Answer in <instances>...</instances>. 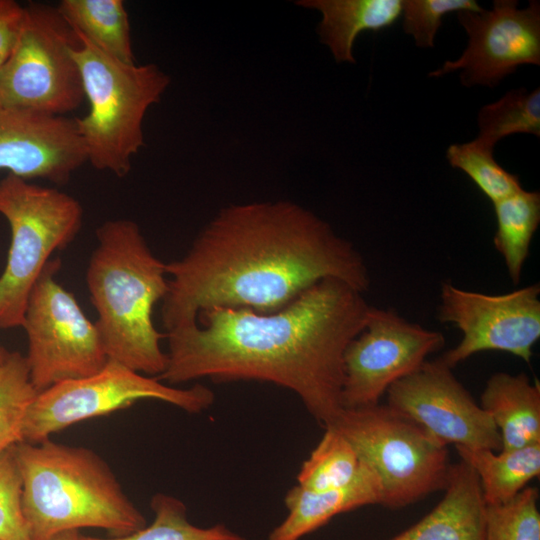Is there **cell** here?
<instances>
[{"label":"cell","instance_id":"ffe728a7","mask_svg":"<svg viewBox=\"0 0 540 540\" xmlns=\"http://www.w3.org/2000/svg\"><path fill=\"white\" fill-rule=\"evenodd\" d=\"M455 449L475 472L485 505L510 501L540 474V443L499 452L462 446Z\"/></svg>","mask_w":540,"mask_h":540},{"label":"cell","instance_id":"ac0fdd59","mask_svg":"<svg viewBox=\"0 0 540 540\" xmlns=\"http://www.w3.org/2000/svg\"><path fill=\"white\" fill-rule=\"evenodd\" d=\"M480 406L495 424L501 450L540 443V383L523 372H496L487 380Z\"/></svg>","mask_w":540,"mask_h":540},{"label":"cell","instance_id":"277c9868","mask_svg":"<svg viewBox=\"0 0 540 540\" xmlns=\"http://www.w3.org/2000/svg\"><path fill=\"white\" fill-rule=\"evenodd\" d=\"M16 454L31 540L81 528H100L119 537L146 526L144 515L95 451L47 439L20 442Z\"/></svg>","mask_w":540,"mask_h":540},{"label":"cell","instance_id":"2e32d148","mask_svg":"<svg viewBox=\"0 0 540 540\" xmlns=\"http://www.w3.org/2000/svg\"><path fill=\"white\" fill-rule=\"evenodd\" d=\"M381 502V482L362 461L356 477L341 488L312 491L295 485L289 489L284 499L288 513L267 540H299L339 514Z\"/></svg>","mask_w":540,"mask_h":540},{"label":"cell","instance_id":"8fae6325","mask_svg":"<svg viewBox=\"0 0 540 540\" xmlns=\"http://www.w3.org/2000/svg\"><path fill=\"white\" fill-rule=\"evenodd\" d=\"M437 320L453 325L462 334L459 343L438 358L452 369L484 351L507 352L530 363L540 338V285L485 294L444 281Z\"/></svg>","mask_w":540,"mask_h":540},{"label":"cell","instance_id":"f546056e","mask_svg":"<svg viewBox=\"0 0 540 540\" xmlns=\"http://www.w3.org/2000/svg\"><path fill=\"white\" fill-rule=\"evenodd\" d=\"M16 445L0 454V540H31L22 510V476Z\"/></svg>","mask_w":540,"mask_h":540},{"label":"cell","instance_id":"52a82bcc","mask_svg":"<svg viewBox=\"0 0 540 540\" xmlns=\"http://www.w3.org/2000/svg\"><path fill=\"white\" fill-rule=\"evenodd\" d=\"M328 427L377 474L381 506L403 508L444 490L451 467L447 446L387 404L343 409Z\"/></svg>","mask_w":540,"mask_h":540},{"label":"cell","instance_id":"e0dca14e","mask_svg":"<svg viewBox=\"0 0 540 540\" xmlns=\"http://www.w3.org/2000/svg\"><path fill=\"white\" fill-rule=\"evenodd\" d=\"M485 503L475 472L451 464L444 495L417 523L389 540H484Z\"/></svg>","mask_w":540,"mask_h":540},{"label":"cell","instance_id":"4fadbf2b","mask_svg":"<svg viewBox=\"0 0 540 540\" xmlns=\"http://www.w3.org/2000/svg\"><path fill=\"white\" fill-rule=\"evenodd\" d=\"M457 19L468 42L456 60H447L430 77L460 71L466 87H495L521 65H540V2L518 8L515 0H495L492 9L463 10Z\"/></svg>","mask_w":540,"mask_h":540},{"label":"cell","instance_id":"d4e9b609","mask_svg":"<svg viewBox=\"0 0 540 540\" xmlns=\"http://www.w3.org/2000/svg\"><path fill=\"white\" fill-rule=\"evenodd\" d=\"M154 519L150 525L130 534L114 538H97L80 535L79 540H246L223 524L200 527L187 517V508L178 498L155 494L150 502Z\"/></svg>","mask_w":540,"mask_h":540},{"label":"cell","instance_id":"44dd1931","mask_svg":"<svg viewBox=\"0 0 540 540\" xmlns=\"http://www.w3.org/2000/svg\"><path fill=\"white\" fill-rule=\"evenodd\" d=\"M57 8L77 35L118 61L135 63L122 0H62Z\"/></svg>","mask_w":540,"mask_h":540},{"label":"cell","instance_id":"ba28073f","mask_svg":"<svg viewBox=\"0 0 540 540\" xmlns=\"http://www.w3.org/2000/svg\"><path fill=\"white\" fill-rule=\"evenodd\" d=\"M79 36L57 7L31 3L15 47L0 72V105L63 116L85 99L73 50Z\"/></svg>","mask_w":540,"mask_h":540},{"label":"cell","instance_id":"83f0119b","mask_svg":"<svg viewBox=\"0 0 540 540\" xmlns=\"http://www.w3.org/2000/svg\"><path fill=\"white\" fill-rule=\"evenodd\" d=\"M538 497L527 486L506 503L485 505L484 540H540Z\"/></svg>","mask_w":540,"mask_h":540},{"label":"cell","instance_id":"6da1fadb","mask_svg":"<svg viewBox=\"0 0 540 540\" xmlns=\"http://www.w3.org/2000/svg\"><path fill=\"white\" fill-rule=\"evenodd\" d=\"M161 305L166 333L197 323L202 311H277L325 279L365 294L366 261L348 239L312 211L290 201L233 204L198 233L188 251L166 262Z\"/></svg>","mask_w":540,"mask_h":540},{"label":"cell","instance_id":"1f68e13d","mask_svg":"<svg viewBox=\"0 0 540 540\" xmlns=\"http://www.w3.org/2000/svg\"><path fill=\"white\" fill-rule=\"evenodd\" d=\"M80 533L78 530H70L61 532L51 537L49 540H79Z\"/></svg>","mask_w":540,"mask_h":540},{"label":"cell","instance_id":"7c38bea8","mask_svg":"<svg viewBox=\"0 0 540 540\" xmlns=\"http://www.w3.org/2000/svg\"><path fill=\"white\" fill-rule=\"evenodd\" d=\"M445 345L444 335L409 321L393 308L371 306L364 329L344 354L343 409L374 406L397 381Z\"/></svg>","mask_w":540,"mask_h":540},{"label":"cell","instance_id":"cb8c5ba5","mask_svg":"<svg viewBox=\"0 0 540 540\" xmlns=\"http://www.w3.org/2000/svg\"><path fill=\"white\" fill-rule=\"evenodd\" d=\"M477 140L494 149L501 139L514 134L540 136V89L518 88L483 106L478 113Z\"/></svg>","mask_w":540,"mask_h":540},{"label":"cell","instance_id":"30bf717a","mask_svg":"<svg viewBox=\"0 0 540 540\" xmlns=\"http://www.w3.org/2000/svg\"><path fill=\"white\" fill-rule=\"evenodd\" d=\"M61 260L51 259L28 298L22 327L30 380L37 392L93 375L108 362L99 332L75 296L56 279Z\"/></svg>","mask_w":540,"mask_h":540},{"label":"cell","instance_id":"7a4b0ae2","mask_svg":"<svg viewBox=\"0 0 540 540\" xmlns=\"http://www.w3.org/2000/svg\"><path fill=\"white\" fill-rule=\"evenodd\" d=\"M370 307L349 284L325 279L271 313L208 309L165 334L167 366L156 378L171 386L202 378L272 383L295 393L325 429L343 410L344 354Z\"/></svg>","mask_w":540,"mask_h":540},{"label":"cell","instance_id":"603a6c76","mask_svg":"<svg viewBox=\"0 0 540 540\" xmlns=\"http://www.w3.org/2000/svg\"><path fill=\"white\" fill-rule=\"evenodd\" d=\"M309 457L302 463L297 485L325 491L348 485L358 474L362 461L351 443L328 427Z\"/></svg>","mask_w":540,"mask_h":540},{"label":"cell","instance_id":"8992f818","mask_svg":"<svg viewBox=\"0 0 540 540\" xmlns=\"http://www.w3.org/2000/svg\"><path fill=\"white\" fill-rule=\"evenodd\" d=\"M0 214L11 233L0 275V329L22 327L30 293L56 251L67 248L83 224V208L56 188L6 174L0 181Z\"/></svg>","mask_w":540,"mask_h":540},{"label":"cell","instance_id":"4316f807","mask_svg":"<svg viewBox=\"0 0 540 540\" xmlns=\"http://www.w3.org/2000/svg\"><path fill=\"white\" fill-rule=\"evenodd\" d=\"M493 150L477 139L446 150L449 164L464 172L492 204L523 189L519 177L494 159Z\"/></svg>","mask_w":540,"mask_h":540},{"label":"cell","instance_id":"f1b7e54d","mask_svg":"<svg viewBox=\"0 0 540 540\" xmlns=\"http://www.w3.org/2000/svg\"><path fill=\"white\" fill-rule=\"evenodd\" d=\"M481 9L474 0H402V27L416 46L431 48L445 15Z\"/></svg>","mask_w":540,"mask_h":540},{"label":"cell","instance_id":"484cf974","mask_svg":"<svg viewBox=\"0 0 540 540\" xmlns=\"http://www.w3.org/2000/svg\"><path fill=\"white\" fill-rule=\"evenodd\" d=\"M37 394L25 356L10 353L0 366V454L23 442L24 420Z\"/></svg>","mask_w":540,"mask_h":540},{"label":"cell","instance_id":"d6a6232c","mask_svg":"<svg viewBox=\"0 0 540 540\" xmlns=\"http://www.w3.org/2000/svg\"><path fill=\"white\" fill-rule=\"evenodd\" d=\"M9 354H10V352H8L2 346H0V366L6 361Z\"/></svg>","mask_w":540,"mask_h":540},{"label":"cell","instance_id":"d6986e66","mask_svg":"<svg viewBox=\"0 0 540 540\" xmlns=\"http://www.w3.org/2000/svg\"><path fill=\"white\" fill-rule=\"evenodd\" d=\"M298 5L321 12L320 40L337 62L355 63L353 46L364 31L377 32L401 17L402 0H303Z\"/></svg>","mask_w":540,"mask_h":540},{"label":"cell","instance_id":"3957f363","mask_svg":"<svg viewBox=\"0 0 540 540\" xmlns=\"http://www.w3.org/2000/svg\"><path fill=\"white\" fill-rule=\"evenodd\" d=\"M96 240L86 284L108 360L158 377L167 366V354L160 346L165 334L156 329L152 313L168 292L166 262L152 252L130 219L103 222Z\"/></svg>","mask_w":540,"mask_h":540},{"label":"cell","instance_id":"9c48e42d","mask_svg":"<svg viewBox=\"0 0 540 540\" xmlns=\"http://www.w3.org/2000/svg\"><path fill=\"white\" fill-rule=\"evenodd\" d=\"M140 400H158L188 413H200L212 406L215 396L202 384L177 388L108 360L93 375L39 392L24 420L23 442L40 443L75 423L127 408Z\"/></svg>","mask_w":540,"mask_h":540},{"label":"cell","instance_id":"5b68a950","mask_svg":"<svg viewBox=\"0 0 540 540\" xmlns=\"http://www.w3.org/2000/svg\"><path fill=\"white\" fill-rule=\"evenodd\" d=\"M79 36V35H78ZM73 50L79 66L88 113L75 118L87 162L125 177L131 159L143 146V120L158 102L170 78L154 64L118 61L80 37Z\"/></svg>","mask_w":540,"mask_h":540},{"label":"cell","instance_id":"4dcf8cb0","mask_svg":"<svg viewBox=\"0 0 540 540\" xmlns=\"http://www.w3.org/2000/svg\"><path fill=\"white\" fill-rule=\"evenodd\" d=\"M24 17V6L13 0H0V72L17 42Z\"/></svg>","mask_w":540,"mask_h":540},{"label":"cell","instance_id":"9a60e30c","mask_svg":"<svg viewBox=\"0 0 540 540\" xmlns=\"http://www.w3.org/2000/svg\"><path fill=\"white\" fill-rule=\"evenodd\" d=\"M86 162L75 119L0 105V171L62 185Z\"/></svg>","mask_w":540,"mask_h":540},{"label":"cell","instance_id":"7402d4cb","mask_svg":"<svg viewBox=\"0 0 540 540\" xmlns=\"http://www.w3.org/2000/svg\"><path fill=\"white\" fill-rule=\"evenodd\" d=\"M495 249L502 256L509 278L519 284L530 246L540 223V193L524 188L493 203Z\"/></svg>","mask_w":540,"mask_h":540},{"label":"cell","instance_id":"5bb4252c","mask_svg":"<svg viewBox=\"0 0 540 540\" xmlns=\"http://www.w3.org/2000/svg\"><path fill=\"white\" fill-rule=\"evenodd\" d=\"M387 405L420 425L444 445L501 450V438L490 416L438 358L394 383Z\"/></svg>","mask_w":540,"mask_h":540}]
</instances>
